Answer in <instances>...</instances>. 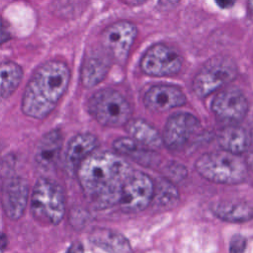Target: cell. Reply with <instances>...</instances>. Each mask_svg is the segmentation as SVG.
Wrapping results in <instances>:
<instances>
[{
    "mask_svg": "<svg viewBox=\"0 0 253 253\" xmlns=\"http://www.w3.org/2000/svg\"><path fill=\"white\" fill-rule=\"evenodd\" d=\"M179 200V192L174 185L166 177L159 178L154 182V190L151 204L160 209H169L174 207Z\"/></svg>",
    "mask_w": 253,
    "mask_h": 253,
    "instance_id": "obj_23",
    "label": "cell"
},
{
    "mask_svg": "<svg viewBox=\"0 0 253 253\" xmlns=\"http://www.w3.org/2000/svg\"><path fill=\"white\" fill-rule=\"evenodd\" d=\"M201 176L214 183L234 185L242 183L248 174V166L238 154L226 150L211 151L201 155L196 163Z\"/></svg>",
    "mask_w": 253,
    "mask_h": 253,
    "instance_id": "obj_3",
    "label": "cell"
},
{
    "mask_svg": "<svg viewBox=\"0 0 253 253\" xmlns=\"http://www.w3.org/2000/svg\"><path fill=\"white\" fill-rule=\"evenodd\" d=\"M88 110L99 124L112 127L125 126L131 116V108L127 100L111 88L94 93L88 101Z\"/></svg>",
    "mask_w": 253,
    "mask_h": 253,
    "instance_id": "obj_5",
    "label": "cell"
},
{
    "mask_svg": "<svg viewBox=\"0 0 253 253\" xmlns=\"http://www.w3.org/2000/svg\"><path fill=\"white\" fill-rule=\"evenodd\" d=\"M110 60L111 58L105 51H94L86 55L80 73L82 84L87 88L98 85L106 77L110 69Z\"/></svg>",
    "mask_w": 253,
    "mask_h": 253,
    "instance_id": "obj_14",
    "label": "cell"
},
{
    "mask_svg": "<svg viewBox=\"0 0 253 253\" xmlns=\"http://www.w3.org/2000/svg\"><path fill=\"white\" fill-rule=\"evenodd\" d=\"M137 36L134 24L119 21L107 27L101 36V43L109 57L120 64H125Z\"/></svg>",
    "mask_w": 253,
    "mask_h": 253,
    "instance_id": "obj_7",
    "label": "cell"
},
{
    "mask_svg": "<svg viewBox=\"0 0 253 253\" xmlns=\"http://www.w3.org/2000/svg\"><path fill=\"white\" fill-rule=\"evenodd\" d=\"M80 186L95 209L119 204L125 182L133 169L119 153L92 152L78 166Z\"/></svg>",
    "mask_w": 253,
    "mask_h": 253,
    "instance_id": "obj_1",
    "label": "cell"
},
{
    "mask_svg": "<svg viewBox=\"0 0 253 253\" xmlns=\"http://www.w3.org/2000/svg\"><path fill=\"white\" fill-rule=\"evenodd\" d=\"M124 3H126V5H131V6H135V5H140L141 3H143L145 0H122Z\"/></svg>",
    "mask_w": 253,
    "mask_h": 253,
    "instance_id": "obj_30",
    "label": "cell"
},
{
    "mask_svg": "<svg viewBox=\"0 0 253 253\" xmlns=\"http://www.w3.org/2000/svg\"><path fill=\"white\" fill-rule=\"evenodd\" d=\"M217 141L222 149L239 155L249 148L251 138L247 129L235 124L226 125L220 129Z\"/></svg>",
    "mask_w": 253,
    "mask_h": 253,
    "instance_id": "obj_18",
    "label": "cell"
},
{
    "mask_svg": "<svg viewBox=\"0 0 253 253\" xmlns=\"http://www.w3.org/2000/svg\"><path fill=\"white\" fill-rule=\"evenodd\" d=\"M216 5L221 9H228L233 7L236 0H214Z\"/></svg>",
    "mask_w": 253,
    "mask_h": 253,
    "instance_id": "obj_27",
    "label": "cell"
},
{
    "mask_svg": "<svg viewBox=\"0 0 253 253\" xmlns=\"http://www.w3.org/2000/svg\"><path fill=\"white\" fill-rule=\"evenodd\" d=\"M10 38L9 32L7 31L4 23L2 22V20L0 19V44L4 43L5 42H7Z\"/></svg>",
    "mask_w": 253,
    "mask_h": 253,
    "instance_id": "obj_26",
    "label": "cell"
},
{
    "mask_svg": "<svg viewBox=\"0 0 253 253\" xmlns=\"http://www.w3.org/2000/svg\"><path fill=\"white\" fill-rule=\"evenodd\" d=\"M89 240L95 246L108 252L131 251L128 240L120 232L108 228H96L89 236Z\"/></svg>",
    "mask_w": 253,
    "mask_h": 253,
    "instance_id": "obj_20",
    "label": "cell"
},
{
    "mask_svg": "<svg viewBox=\"0 0 253 253\" xmlns=\"http://www.w3.org/2000/svg\"><path fill=\"white\" fill-rule=\"evenodd\" d=\"M183 58L172 47L164 43L151 45L140 60V67L144 73L150 76H173L182 68Z\"/></svg>",
    "mask_w": 253,
    "mask_h": 253,
    "instance_id": "obj_9",
    "label": "cell"
},
{
    "mask_svg": "<svg viewBox=\"0 0 253 253\" xmlns=\"http://www.w3.org/2000/svg\"><path fill=\"white\" fill-rule=\"evenodd\" d=\"M248 4H249V8H250L251 12L253 13V0H248Z\"/></svg>",
    "mask_w": 253,
    "mask_h": 253,
    "instance_id": "obj_32",
    "label": "cell"
},
{
    "mask_svg": "<svg viewBox=\"0 0 253 253\" xmlns=\"http://www.w3.org/2000/svg\"><path fill=\"white\" fill-rule=\"evenodd\" d=\"M29 198V185L21 177H10L1 188L0 201L6 215L12 219H19L26 209Z\"/></svg>",
    "mask_w": 253,
    "mask_h": 253,
    "instance_id": "obj_12",
    "label": "cell"
},
{
    "mask_svg": "<svg viewBox=\"0 0 253 253\" xmlns=\"http://www.w3.org/2000/svg\"><path fill=\"white\" fill-rule=\"evenodd\" d=\"M154 182L143 172L133 170L122 190L119 205L126 212H137L147 208L152 201Z\"/></svg>",
    "mask_w": 253,
    "mask_h": 253,
    "instance_id": "obj_8",
    "label": "cell"
},
{
    "mask_svg": "<svg viewBox=\"0 0 253 253\" xmlns=\"http://www.w3.org/2000/svg\"><path fill=\"white\" fill-rule=\"evenodd\" d=\"M113 147L120 155L129 156L141 164L150 165L157 160L155 153L152 151L153 149L141 145L130 137H120L116 139L113 143Z\"/></svg>",
    "mask_w": 253,
    "mask_h": 253,
    "instance_id": "obj_21",
    "label": "cell"
},
{
    "mask_svg": "<svg viewBox=\"0 0 253 253\" xmlns=\"http://www.w3.org/2000/svg\"><path fill=\"white\" fill-rule=\"evenodd\" d=\"M165 175L172 182L182 181L187 176V169L182 164L171 163L165 168Z\"/></svg>",
    "mask_w": 253,
    "mask_h": 253,
    "instance_id": "obj_24",
    "label": "cell"
},
{
    "mask_svg": "<svg viewBox=\"0 0 253 253\" xmlns=\"http://www.w3.org/2000/svg\"><path fill=\"white\" fill-rule=\"evenodd\" d=\"M237 75L234 60L225 55H216L209 59L193 80V91L199 97H207L227 85Z\"/></svg>",
    "mask_w": 253,
    "mask_h": 253,
    "instance_id": "obj_6",
    "label": "cell"
},
{
    "mask_svg": "<svg viewBox=\"0 0 253 253\" xmlns=\"http://www.w3.org/2000/svg\"><path fill=\"white\" fill-rule=\"evenodd\" d=\"M248 101L237 88H226L218 92L211 102V110L225 125L240 123L248 112Z\"/></svg>",
    "mask_w": 253,
    "mask_h": 253,
    "instance_id": "obj_10",
    "label": "cell"
},
{
    "mask_svg": "<svg viewBox=\"0 0 253 253\" xmlns=\"http://www.w3.org/2000/svg\"><path fill=\"white\" fill-rule=\"evenodd\" d=\"M201 124L197 117L190 113H176L166 122L162 139L165 146L171 150H181L185 147Z\"/></svg>",
    "mask_w": 253,
    "mask_h": 253,
    "instance_id": "obj_11",
    "label": "cell"
},
{
    "mask_svg": "<svg viewBox=\"0 0 253 253\" xmlns=\"http://www.w3.org/2000/svg\"><path fill=\"white\" fill-rule=\"evenodd\" d=\"M7 244H8V239L6 235L0 232V250L5 249L7 247Z\"/></svg>",
    "mask_w": 253,
    "mask_h": 253,
    "instance_id": "obj_29",
    "label": "cell"
},
{
    "mask_svg": "<svg viewBox=\"0 0 253 253\" xmlns=\"http://www.w3.org/2000/svg\"><path fill=\"white\" fill-rule=\"evenodd\" d=\"M212 213L228 222H246L253 219V206L244 201H219L211 205Z\"/></svg>",
    "mask_w": 253,
    "mask_h": 253,
    "instance_id": "obj_16",
    "label": "cell"
},
{
    "mask_svg": "<svg viewBox=\"0 0 253 253\" xmlns=\"http://www.w3.org/2000/svg\"><path fill=\"white\" fill-rule=\"evenodd\" d=\"M125 126L128 134L147 148L154 150L163 144L162 135L157 129L141 119H129Z\"/></svg>",
    "mask_w": 253,
    "mask_h": 253,
    "instance_id": "obj_19",
    "label": "cell"
},
{
    "mask_svg": "<svg viewBox=\"0 0 253 253\" xmlns=\"http://www.w3.org/2000/svg\"><path fill=\"white\" fill-rule=\"evenodd\" d=\"M179 0H158V6L160 8H173Z\"/></svg>",
    "mask_w": 253,
    "mask_h": 253,
    "instance_id": "obj_28",
    "label": "cell"
},
{
    "mask_svg": "<svg viewBox=\"0 0 253 253\" xmlns=\"http://www.w3.org/2000/svg\"><path fill=\"white\" fill-rule=\"evenodd\" d=\"M246 247V239L240 234H235L232 236L229 243L230 252H242Z\"/></svg>",
    "mask_w": 253,
    "mask_h": 253,
    "instance_id": "obj_25",
    "label": "cell"
},
{
    "mask_svg": "<svg viewBox=\"0 0 253 253\" xmlns=\"http://www.w3.org/2000/svg\"><path fill=\"white\" fill-rule=\"evenodd\" d=\"M62 141L63 138L59 129H52L40 139L36 148L35 159L41 168L48 170L55 165L62 147Z\"/></svg>",
    "mask_w": 253,
    "mask_h": 253,
    "instance_id": "obj_15",
    "label": "cell"
},
{
    "mask_svg": "<svg viewBox=\"0 0 253 253\" xmlns=\"http://www.w3.org/2000/svg\"><path fill=\"white\" fill-rule=\"evenodd\" d=\"M23 70L13 61L0 64V103L11 96L21 83Z\"/></svg>",
    "mask_w": 253,
    "mask_h": 253,
    "instance_id": "obj_22",
    "label": "cell"
},
{
    "mask_svg": "<svg viewBox=\"0 0 253 253\" xmlns=\"http://www.w3.org/2000/svg\"><path fill=\"white\" fill-rule=\"evenodd\" d=\"M99 142L92 133H80L69 142L66 150L67 166L71 170H77L80 163L97 148Z\"/></svg>",
    "mask_w": 253,
    "mask_h": 253,
    "instance_id": "obj_17",
    "label": "cell"
},
{
    "mask_svg": "<svg viewBox=\"0 0 253 253\" xmlns=\"http://www.w3.org/2000/svg\"><path fill=\"white\" fill-rule=\"evenodd\" d=\"M246 164L253 171V150L248 154V157H247V160H246Z\"/></svg>",
    "mask_w": 253,
    "mask_h": 253,
    "instance_id": "obj_31",
    "label": "cell"
},
{
    "mask_svg": "<svg viewBox=\"0 0 253 253\" xmlns=\"http://www.w3.org/2000/svg\"><path fill=\"white\" fill-rule=\"evenodd\" d=\"M64 211L65 198L61 186L46 177L38 179L31 199L34 218L44 225H56L63 218Z\"/></svg>",
    "mask_w": 253,
    "mask_h": 253,
    "instance_id": "obj_4",
    "label": "cell"
},
{
    "mask_svg": "<svg viewBox=\"0 0 253 253\" xmlns=\"http://www.w3.org/2000/svg\"><path fill=\"white\" fill-rule=\"evenodd\" d=\"M144 105L150 111L164 112L183 106L187 99L183 91L173 85H154L145 93Z\"/></svg>",
    "mask_w": 253,
    "mask_h": 253,
    "instance_id": "obj_13",
    "label": "cell"
},
{
    "mask_svg": "<svg viewBox=\"0 0 253 253\" xmlns=\"http://www.w3.org/2000/svg\"><path fill=\"white\" fill-rule=\"evenodd\" d=\"M70 80L66 63L51 60L41 65L28 82L22 99V111L31 118L48 116L65 93Z\"/></svg>",
    "mask_w": 253,
    "mask_h": 253,
    "instance_id": "obj_2",
    "label": "cell"
}]
</instances>
